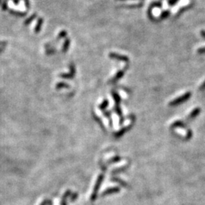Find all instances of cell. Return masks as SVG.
Segmentation results:
<instances>
[{
  "instance_id": "10",
  "label": "cell",
  "mask_w": 205,
  "mask_h": 205,
  "mask_svg": "<svg viewBox=\"0 0 205 205\" xmlns=\"http://www.w3.org/2000/svg\"><path fill=\"white\" fill-rule=\"evenodd\" d=\"M11 14H14V15H18V16H25L26 14L25 12H15V11L10 10Z\"/></svg>"
},
{
  "instance_id": "2",
  "label": "cell",
  "mask_w": 205,
  "mask_h": 205,
  "mask_svg": "<svg viewBox=\"0 0 205 205\" xmlns=\"http://www.w3.org/2000/svg\"><path fill=\"white\" fill-rule=\"evenodd\" d=\"M102 181H103V176L100 177V178L98 179L97 182L96 183V185H95V187H94V189H93V193H92V195H91V198H90V200H91L92 201H94L95 200L97 199V197L98 190H99L100 185H101Z\"/></svg>"
},
{
  "instance_id": "15",
  "label": "cell",
  "mask_w": 205,
  "mask_h": 205,
  "mask_svg": "<svg viewBox=\"0 0 205 205\" xmlns=\"http://www.w3.org/2000/svg\"><path fill=\"white\" fill-rule=\"evenodd\" d=\"M6 9H7V0H5L2 6V10H6Z\"/></svg>"
},
{
  "instance_id": "5",
  "label": "cell",
  "mask_w": 205,
  "mask_h": 205,
  "mask_svg": "<svg viewBox=\"0 0 205 205\" xmlns=\"http://www.w3.org/2000/svg\"><path fill=\"white\" fill-rule=\"evenodd\" d=\"M175 128H186V125L182 121H176V122H173L171 125V128L173 129Z\"/></svg>"
},
{
  "instance_id": "16",
  "label": "cell",
  "mask_w": 205,
  "mask_h": 205,
  "mask_svg": "<svg viewBox=\"0 0 205 205\" xmlns=\"http://www.w3.org/2000/svg\"><path fill=\"white\" fill-rule=\"evenodd\" d=\"M65 36H66V31H62L60 34H59V37L61 38V37H65Z\"/></svg>"
},
{
  "instance_id": "6",
  "label": "cell",
  "mask_w": 205,
  "mask_h": 205,
  "mask_svg": "<svg viewBox=\"0 0 205 205\" xmlns=\"http://www.w3.org/2000/svg\"><path fill=\"white\" fill-rule=\"evenodd\" d=\"M70 195H71L70 191H67L64 194L63 197H62V200H61V205H67V198H69Z\"/></svg>"
},
{
  "instance_id": "18",
  "label": "cell",
  "mask_w": 205,
  "mask_h": 205,
  "mask_svg": "<svg viewBox=\"0 0 205 205\" xmlns=\"http://www.w3.org/2000/svg\"><path fill=\"white\" fill-rule=\"evenodd\" d=\"M198 53H205V48H204V49H199V50H198Z\"/></svg>"
},
{
  "instance_id": "17",
  "label": "cell",
  "mask_w": 205,
  "mask_h": 205,
  "mask_svg": "<svg viewBox=\"0 0 205 205\" xmlns=\"http://www.w3.org/2000/svg\"><path fill=\"white\" fill-rule=\"evenodd\" d=\"M205 90V81L204 83H203L199 88V90H201V91H202V90Z\"/></svg>"
},
{
  "instance_id": "1",
  "label": "cell",
  "mask_w": 205,
  "mask_h": 205,
  "mask_svg": "<svg viewBox=\"0 0 205 205\" xmlns=\"http://www.w3.org/2000/svg\"><path fill=\"white\" fill-rule=\"evenodd\" d=\"M191 92H187V93H185V94L182 95V96H181L179 97L176 98V99L171 101V102L169 103V105L170 106H178V105L179 104H182V103H185V101H188V100L191 97Z\"/></svg>"
},
{
  "instance_id": "4",
  "label": "cell",
  "mask_w": 205,
  "mask_h": 205,
  "mask_svg": "<svg viewBox=\"0 0 205 205\" xmlns=\"http://www.w3.org/2000/svg\"><path fill=\"white\" fill-rule=\"evenodd\" d=\"M200 112H201V109L198 107L195 108L192 112L189 114V116H188V118H187V121H188V122H189V121H191L192 119H195L196 116H198V115H199Z\"/></svg>"
},
{
  "instance_id": "14",
  "label": "cell",
  "mask_w": 205,
  "mask_h": 205,
  "mask_svg": "<svg viewBox=\"0 0 205 205\" xmlns=\"http://www.w3.org/2000/svg\"><path fill=\"white\" fill-rule=\"evenodd\" d=\"M69 39H67V40H66L65 43V44H64L65 45L64 49H65V50L68 49V47H69Z\"/></svg>"
},
{
  "instance_id": "7",
  "label": "cell",
  "mask_w": 205,
  "mask_h": 205,
  "mask_svg": "<svg viewBox=\"0 0 205 205\" xmlns=\"http://www.w3.org/2000/svg\"><path fill=\"white\" fill-rule=\"evenodd\" d=\"M43 18H39L38 22H37V24L36 27H35V29H34V31L35 32H39L40 30V28H41V26H42V24H43Z\"/></svg>"
},
{
  "instance_id": "3",
  "label": "cell",
  "mask_w": 205,
  "mask_h": 205,
  "mask_svg": "<svg viewBox=\"0 0 205 205\" xmlns=\"http://www.w3.org/2000/svg\"><path fill=\"white\" fill-rule=\"evenodd\" d=\"M119 191H120V188H118V187H113V188H108V189H106V191H103L102 195H101V196L104 197V196H106V195H112V194L118 193V192H119Z\"/></svg>"
},
{
  "instance_id": "13",
  "label": "cell",
  "mask_w": 205,
  "mask_h": 205,
  "mask_svg": "<svg viewBox=\"0 0 205 205\" xmlns=\"http://www.w3.org/2000/svg\"><path fill=\"white\" fill-rule=\"evenodd\" d=\"M40 205H53L51 200H44Z\"/></svg>"
},
{
  "instance_id": "12",
  "label": "cell",
  "mask_w": 205,
  "mask_h": 205,
  "mask_svg": "<svg viewBox=\"0 0 205 205\" xmlns=\"http://www.w3.org/2000/svg\"><path fill=\"white\" fill-rule=\"evenodd\" d=\"M115 181H116V182H119V183H120V184H121V185H122V186L125 187V188H126V187H128V184L125 183V182H123V181L119 179H116Z\"/></svg>"
},
{
  "instance_id": "8",
  "label": "cell",
  "mask_w": 205,
  "mask_h": 205,
  "mask_svg": "<svg viewBox=\"0 0 205 205\" xmlns=\"http://www.w3.org/2000/svg\"><path fill=\"white\" fill-rule=\"evenodd\" d=\"M36 17H37V14H36V13H35V14H32V15L30 16V18H27V20L25 21V25H28V24H29V23H30V22H31L32 21L34 20V19L36 18Z\"/></svg>"
},
{
  "instance_id": "9",
  "label": "cell",
  "mask_w": 205,
  "mask_h": 205,
  "mask_svg": "<svg viewBox=\"0 0 205 205\" xmlns=\"http://www.w3.org/2000/svg\"><path fill=\"white\" fill-rule=\"evenodd\" d=\"M192 135H193L192 132H191L190 129H188V130L187 131V135H186V136L185 137V138H184V140H185V141H188V140L191 139V137H192Z\"/></svg>"
},
{
  "instance_id": "11",
  "label": "cell",
  "mask_w": 205,
  "mask_h": 205,
  "mask_svg": "<svg viewBox=\"0 0 205 205\" xmlns=\"http://www.w3.org/2000/svg\"><path fill=\"white\" fill-rule=\"evenodd\" d=\"M77 197H78V195H77V193L72 194V195H70V201H72V202H74L75 201H76Z\"/></svg>"
}]
</instances>
